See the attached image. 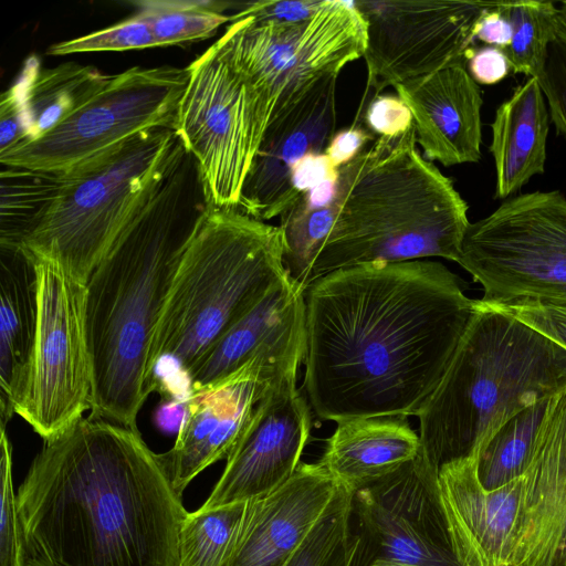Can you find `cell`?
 <instances>
[{
  "label": "cell",
  "mask_w": 566,
  "mask_h": 566,
  "mask_svg": "<svg viewBox=\"0 0 566 566\" xmlns=\"http://www.w3.org/2000/svg\"><path fill=\"white\" fill-rule=\"evenodd\" d=\"M436 261L365 263L305 291L304 388L324 420L417 416L475 312Z\"/></svg>",
  "instance_id": "6da1fadb"
},
{
  "label": "cell",
  "mask_w": 566,
  "mask_h": 566,
  "mask_svg": "<svg viewBox=\"0 0 566 566\" xmlns=\"http://www.w3.org/2000/svg\"><path fill=\"white\" fill-rule=\"evenodd\" d=\"M24 566H176L188 513L137 428L81 418L18 494Z\"/></svg>",
  "instance_id": "7a4b0ae2"
},
{
  "label": "cell",
  "mask_w": 566,
  "mask_h": 566,
  "mask_svg": "<svg viewBox=\"0 0 566 566\" xmlns=\"http://www.w3.org/2000/svg\"><path fill=\"white\" fill-rule=\"evenodd\" d=\"M186 148L86 285L91 415L129 428L156 381L155 336L182 254L211 206Z\"/></svg>",
  "instance_id": "3957f363"
},
{
  "label": "cell",
  "mask_w": 566,
  "mask_h": 566,
  "mask_svg": "<svg viewBox=\"0 0 566 566\" xmlns=\"http://www.w3.org/2000/svg\"><path fill=\"white\" fill-rule=\"evenodd\" d=\"M337 216L319 250L310 285L365 263L443 258L458 263L470 226L468 205L417 148L415 125L378 137L338 169Z\"/></svg>",
  "instance_id": "277c9868"
},
{
  "label": "cell",
  "mask_w": 566,
  "mask_h": 566,
  "mask_svg": "<svg viewBox=\"0 0 566 566\" xmlns=\"http://www.w3.org/2000/svg\"><path fill=\"white\" fill-rule=\"evenodd\" d=\"M566 389V347L476 300L437 388L418 412L420 452L438 470L480 450L510 418Z\"/></svg>",
  "instance_id": "5b68a950"
},
{
  "label": "cell",
  "mask_w": 566,
  "mask_h": 566,
  "mask_svg": "<svg viewBox=\"0 0 566 566\" xmlns=\"http://www.w3.org/2000/svg\"><path fill=\"white\" fill-rule=\"evenodd\" d=\"M283 252L280 226L211 203L182 254L164 307L153 346L154 377L167 358L187 375L287 274Z\"/></svg>",
  "instance_id": "8992f818"
},
{
  "label": "cell",
  "mask_w": 566,
  "mask_h": 566,
  "mask_svg": "<svg viewBox=\"0 0 566 566\" xmlns=\"http://www.w3.org/2000/svg\"><path fill=\"white\" fill-rule=\"evenodd\" d=\"M184 149L174 128L155 127L61 172L63 182L51 208L18 248L86 284Z\"/></svg>",
  "instance_id": "52a82bcc"
},
{
  "label": "cell",
  "mask_w": 566,
  "mask_h": 566,
  "mask_svg": "<svg viewBox=\"0 0 566 566\" xmlns=\"http://www.w3.org/2000/svg\"><path fill=\"white\" fill-rule=\"evenodd\" d=\"M366 22L353 2L326 0L300 22L233 21L216 44L256 96L269 123L322 75L364 57Z\"/></svg>",
  "instance_id": "ba28073f"
},
{
  "label": "cell",
  "mask_w": 566,
  "mask_h": 566,
  "mask_svg": "<svg viewBox=\"0 0 566 566\" xmlns=\"http://www.w3.org/2000/svg\"><path fill=\"white\" fill-rule=\"evenodd\" d=\"M458 263L482 286L484 303L566 305V197L553 190L505 199L470 223Z\"/></svg>",
  "instance_id": "9c48e42d"
},
{
  "label": "cell",
  "mask_w": 566,
  "mask_h": 566,
  "mask_svg": "<svg viewBox=\"0 0 566 566\" xmlns=\"http://www.w3.org/2000/svg\"><path fill=\"white\" fill-rule=\"evenodd\" d=\"M188 67L134 66L112 75L78 111L43 136L0 154L4 166L65 172L155 127L176 130Z\"/></svg>",
  "instance_id": "30bf717a"
},
{
  "label": "cell",
  "mask_w": 566,
  "mask_h": 566,
  "mask_svg": "<svg viewBox=\"0 0 566 566\" xmlns=\"http://www.w3.org/2000/svg\"><path fill=\"white\" fill-rule=\"evenodd\" d=\"M188 69L176 132L196 158L212 205L239 209L268 117L244 77L216 42Z\"/></svg>",
  "instance_id": "8fae6325"
},
{
  "label": "cell",
  "mask_w": 566,
  "mask_h": 566,
  "mask_svg": "<svg viewBox=\"0 0 566 566\" xmlns=\"http://www.w3.org/2000/svg\"><path fill=\"white\" fill-rule=\"evenodd\" d=\"M34 263L39 325L14 412L48 441L91 410L93 369L85 322L86 285L53 263Z\"/></svg>",
  "instance_id": "7c38bea8"
},
{
  "label": "cell",
  "mask_w": 566,
  "mask_h": 566,
  "mask_svg": "<svg viewBox=\"0 0 566 566\" xmlns=\"http://www.w3.org/2000/svg\"><path fill=\"white\" fill-rule=\"evenodd\" d=\"M367 86L382 88L467 61L479 23L497 1L359 0Z\"/></svg>",
  "instance_id": "4fadbf2b"
},
{
  "label": "cell",
  "mask_w": 566,
  "mask_h": 566,
  "mask_svg": "<svg viewBox=\"0 0 566 566\" xmlns=\"http://www.w3.org/2000/svg\"><path fill=\"white\" fill-rule=\"evenodd\" d=\"M439 470L418 455L354 493L353 513L377 558L416 566H460L440 501ZM370 560V562H371Z\"/></svg>",
  "instance_id": "5bb4252c"
},
{
  "label": "cell",
  "mask_w": 566,
  "mask_h": 566,
  "mask_svg": "<svg viewBox=\"0 0 566 566\" xmlns=\"http://www.w3.org/2000/svg\"><path fill=\"white\" fill-rule=\"evenodd\" d=\"M296 378L297 374L282 376L260 401L200 509L265 496L295 473L311 430L308 401Z\"/></svg>",
  "instance_id": "9a60e30c"
},
{
  "label": "cell",
  "mask_w": 566,
  "mask_h": 566,
  "mask_svg": "<svg viewBox=\"0 0 566 566\" xmlns=\"http://www.w3.org/2000/svg\"><path fill=\"white\" fill-rule=\"evenodd\" d=\"M285 373L260 354L227 378L186 396L185 412L172 448L159 461L182 496L205 469L227 459L250 422L255 408Z\"/></svg>",
  "instance_id": "2e32d148"
},
{
  "label": "cell",
  "mask_w": 566,
  "mask_h": 566,
  "mask_svg": "<svg viewBox=\"0 0 566 566\" xmlns=\"http://www.w3.org/2000/svg\"><path fill=\"white\" fill-rule=\"evenodd\" d=\"M337 77L322 75L271 119L242 187L241 211L266 221L297 200L291 185L293 167L310 153H324L335 133Z\"/></svg>",
  "instance_id": "e0dca14e"
},
{
  "label": "cell",
  "mask_w": 566,
  "mask_h": 566,
  "mask_svg": "<svg viewBox=\"0 0 566 566\" xmlns=\"http://www.w3.org/2000/svg\"><path fill=\"white\" fill-rule=\"evenodd\" d=\"M521 476L510 566H566V389L553 398Z\"/></svg>",
  "instance_id": "ac0fdd59"
},
{
  "label": "cell",
  "mask_w": 566,
  "mask_h": 566,
  "mask_svg": "<svg viewBox=\"0 0 566 566\" xmlns=\"http://www.w3.org/2000/svg\"><path fill=\"white\" fill-rule=\"evenodd\" d=\"M305 291L289 273L228 329L187 373L188 395L237 371L256 355L297 370L305 355Z\"/></svg>",
  "instance_id": "d6986e66"
},
{
  "label": "cell",
  "mask_w": 566,
  "mask_h": 566,
  "mask_svg": "<svg viewBox=\"0 0 566 566\" xmlns=\"http://www.w3.org/2000/svg\"><path fill=\"white\" fill-rule=\"evenodd\" d=\"M440 501L460 566H510L520 513L522 476L493 490L478 475L476 460L440 467Z\"/></svg>",
  "instance_id": "ffe728a7"
},
{
  "label": "cell",
  "mask_w": 566,
  "mask_h": 566,
  "mask_svg": "<svg viewBox=\"0 0 566 566\" xmlns=\"http://www.w3.org/2000/svg\"><path fill=\"white\" fill-rule=\"evenodd\" d=\"M339 483L319 463H303L274 492L248 501L223 566H283L323 515Z\"/></svg>",
  "instance_id": "44dd1931"
},
{
  "label": "cell",
  "mask_w": 566,
  "mask_h": 566,
  "mask_svg": "<svg viewBox=\"0 0 566 566\" xmlns=\"http://www.w3.org/2000/svg\"><path fill=\"white\" fill-rule=\"evenodd\" d=\"M409 107L417 144L446 167L481 158L482 95L465 61L394 86Z\"/></svg>",
  "instance_id": "7402d4cb"
},
{
  "label": "cell",
  "mask_w": 566,
  "mask_h": 566,
  "mask_svg": "<svg viewBox=\"0 0 566 566\" xmlns=\"http://www.w3.org/2000/svg\"><path fill=\"white\" fill-rule=\"evenodd\" d=\"M38 325L36 265L21 248L0 245V427L15 413Z\"/></svg>",
  "instance_id": "603a6c76"
},
{
  "label": "cell",
  "mask_w": 566,
  "mask_h": 566,
  "mask_svg": "<svg viewBox=\"0 0 566 566\" xmlns=\"http://www.w3.org/2000/svg\"><path fill=\"white\" fill-rule=\"evenodd\" d=\"M420 451L419 436L402 415L337 422L319 463L354 493L399 470Z\"/></svg>",
  "instance_id": "cb8c5ba5"
},
{
  "label": "cell",
  "mask_w": 566,
  "mask_h": 566,
  "mask_svg": "<svg viewBox=\"0 0 566 566\" xmlns=\"http://www.w3.org/2000/svg\"><path fill=\"white\" fill-rule=\"evenodd\" d=\"M549 113L537 78L528 77L496 109L490 151L495 165V197L507 199L544 172Z\"/></svg>",
  "instance_id": "d4e9b609"
},
{
  "label": "cell",
  "mask_w": 566,
  "mask_h": 566,
  "mask_svg": "<svg viewBox=\"0 0 566 566\" xmlns=\"http://www.w3.org/2000/svg\"><path fill=\"white\" fill-rule=\"evenodd\" d=\"M111 76L94 66L75 62L40 69L38 57H29L17 81L27 133L22 143L56 127L102 90Z\"/></svg>",
  "instance_id": "484cf974"
},
{
  "label": "cell",
  "mask_w": 566,
  "mask_h": 566,
  "mask_svg": "<svg viewBox=\"0 0 566 566\" xmlns=\"http://www.w3.org/2000/svg\"><path fill=\"white\" fill-rule=\"evenodd\" d=\"M338 176L302 193L281 216L284 265L304 291L337 216Z\"/></svg>",
  "instance_id": "4316f807"
},
{
  "label": "cell",
  "mask_w": 566,
  "mask_h": 566,
  "mask_svg": "<svg viewBox=\"0 0 566 566\" xmlns=\"http://www.w3.org/2000/svg\"><path fill=\"white\" fill-rule=\"evenodd\" d=\"M1 166L0 245L18 248L51 208L63 176L61 172Z\"/></svg>",
  "instance_id": "83f0119b"
},
{
  "label": "cell",
  "mask_w": 566,
  "mask_h": 566,
  "mask_svg": "<svg viewBox=\"0 0 566 566\" xmlns=\"http://www.w3.org/2000/svg\"><path fill=\"white\" fill-rule=\"evenodd\" d=\"M354 492L340 484L285 566H361L363 541L352 530Z\"/></svg>",
  "instance_id": "f1b7e54d"
},
{
  "label": "cell",
  "mask_w": 566,
  "mask_h": 566,
  "mask_svg": "<svg viewBox=\"0 0 566 566\" xmlns=\"http://www.w3.org/2000/svg\"><path fill=\"white\" fill-rule=\"evenodd\" d=\"M555 396L514 415L480 450L476 468L485 489L500 488L523 474L538 429Z\"/></svg>",
  "instance_id": "f546056e"
},
{
  "label": "cell",
  "mask_w": 566,
  "mask_h": 566,
  "mask_svg": "<svg viewBox=\"0 0 566 566\" xmlns=\"http://www.w3.org/2000/svg\"><path fill=\"white\" fill-rule=\"evenodd\" d=\"M247 506L248 501L188 512L179 530L176 566H223L235 546Z\"/></svg>",
  "instance_id": "4dcf8cb0"
},
{
  "label": "cell",
  "mask_w": 566,
  "mask_h": 566,
  "mask_svg": "<svg viewBox=\"0 0 566 566\" xmlns=\"http://www.w3.org/2000/svg\"><path fill=\"white\" fill-rule=\"evenodd\" d=\"M150 27L158 46L202 40L231 21L223 11L231 6L220 1L147 0L134 2Z\"/></svg>",
  "instance_id": "1f68e13d"
},
{
  "label": "cell",
  "mask_w": 566,
  "mask_h": 566,
  "mask_svg": "<svg viewBox=\"0 0 566 566\" xmlns=\"http://www.w3.org/2000/svg\"><path fill=\"white\" fill-rule=\"evenodd\" d=\"M512 35L503 49L511 70L528 77L541 73L555 32L556 4L552 1H502Z\"/></svg>",
  "instance_id": "d6a6232c"
},
{
  "label": "cell",
  "mask_w": 566,
  "mask_h": 566,
  "mask_svg": "<svg viewBox=\"0 0 566 566\" xmlns=\"http://www.w3.org/2000/svg\"><path fill=\"white\" fill-rule=\"evenodd\" d=\"M158 46L153 31L142 15L133 17L106 29L53 44L48 53L66 55L72 53L126 51Z\"/></svg>",
  "instance_id": "836d02e7"
},
{
  "label": "cell",
  "mask_w": 566,
  "mask_h": 566,
  "mask_svg": "<svg viewBox=\"0 0 566 566\" xmlns=\"http://www.w3.org/2000/svg\"><path fill=\"white\" fill-rule=\"evenodd\" d=\"M11 451L6 427H0V566H24Z\"/></svg>",
  "instance_id": "e575fe53"
},
{
  "label": "cell",
  "mask_w": 566,
  "mask_h": 566,
  "mask_svg": "<svg viewBox=\"0 0 566 566\" xmlns=\"http://www.w3.org/2000/svg\"><path fill=\"white\" fill-rule=\"evenodd\" d=\"M548 104L549 119L566 139V43L556 38L547 49L543 69L536 77Z\"/></svg>",
  "instance_id": "d590c367"
},
{
  "label": "cell",
  "mask_w": 566,
  "mask_h": 566,
  "mask_svg": "<svg viewBox=\"0 0 566 566\" xmlns=\"http://www.w3.org/2000/svg\"><path fill=\"white\" fill-rule=\"evenodd\" d=\"M489 305L513 315L517 319L566 347V305H555L533 301Z\"/></svg>",
  "instance_id": "8d00e7d4"
},
{
  "label": "cell",
  "mask_w": 566,
  "mask_h": 566,
  "mask_svg": "<svg viewBox=\"0 0 566 566\" xmlns=\"http://www.w3.org/2000/svg\"><path fill=\"white\" fill-rule=\"evenodd\" d=\"M365 120L378 137H398L413 127L409 107L400 97L389 94H377L369 101Z\"/></svg>",
  "instance_id": "74e56055"
},
{
  "label": "cell",
  "mask_w": 566,
  "mask_h": 566,
  "mask_svg": "<svg viewBox=\"0 0 566 566\" xmlns=\"http://www.w3.org/2000/svg\"><path fill=\"white\" fill-rule=\"evenodd\" d=\"M325 2L326 0L248 2L237 13L231 15V22L247 17L260 21L300 22L313 17Z\"/></svg>",
  "instance_id": "f35d334b"
},
{
  "label": "cell",
  "mask_w": 566,
  "mask_h": 566,
  "mask_svg": "<svg viewBox=\"0 0 566 566\" xmlns=\"http://www.w3.org/2000/svg\"><path fill=\"white\" fill-rule=\"evenodd\" d=\"M25 134L21 91L15 82L0 96V154L21 144Z\"/></svg>",
  "instance_id": "ab89813d"
},
{
  "label": "cell",
  "mask_w": 566,
  "mask_h": 566,
  "mask_svg": "<svg viewBox=\"0 0 566 566\" xmlns=\"http://www.w3.org/2000/svg\"><path fill=\"white\" fill-rule=\"evenodd\" d=\"M468 72L480 84H495L504 80L510 70L504 51L495 46L471 49L467 54Z\"/></svg>",
  "instance_id": "60d3db41"
},
{
  "label": "cell",
  "mask_w": 566,
  "mask_h": 566,
  "mask_svg": "<svg viewBox=\"0 0 566 566\" xmlns=\"http://www.w3.org/2000/svg\"><path fill=\"white\" fill-rule=\"evenodd\" d=\"M338 169L334 167L325 153H310L300 159L291 172V185L300 197L324 181L336 178Z\"/></svg>",
  "instance_id": "b9f144b4"
},
{
  "label": "cell",
  "mask_w": 566,
  "mask_h": 566,
  "mask_svg": "<svg viewBox=\"0 0 566 566\" xmlns=\"http://www.w3.org/2000/svg\"><path fill=\"white\" fill-rule=\"evenodd\" d=\"M373 139V136L364 128L353 125L335 132L328 142L324 153L331 159L335 168L347 165L364 149V146Z\"/></svg>",
  "instance_id": "7bdbcfd3"
},
{
  "label": "cell",
  "mask_w": 566,
  "mask_h": 566,
  "mask_svg": "<svg viewBox=\"0 0 566 566\" xmlns=\"http://www.w3.org/2000/svg\"><path fill=\"white\" fill-rule=\"evenodd\" d=\"M511 35V24L502 11V1H497L496 6L482 17L478 27L476 39L490 46L503 50L510 44Z\"/></svg>",
  "instance_id": "ee69618b"
},
{
  "label": "cell",
  "mask_w": 566,
  "mask_h": 566,
  "mask_svg": "<svg viewBox=\"0 0 566 566\" xmlns=\"http://www.w3.org/2000/svg\"><path fill=\"white\" fill-rule=\"evenodd\" d=\"M555 32L556 36L566 43V0L556 6Z\"/></svg>",
  "instance_id": "f6af8a7d"
},
{
  "label": "cell",
  "mask_w": 566,
  "mask_h": 566,
  "mask_svg": "<svg viewBox=\"0 0 566 566\" xmlns=\"http://www.w3.org/2000/svg\"><path fill=\"white\" fill-rule=\"evenodd\" d=\"M367 566H416L403 563H398L389 559L377 558L371 560Z\"/></svg>",
  "instance_id": "bcb514c9"
},
{
  "label": "cell",
  "mask_w": 566,
  "mask_h": 566,
  "mask_svg": "<svg viewBox=\"0 0 566 566\" xmlns=\"http://www.w3.org/2000/svg\"><path fill=\"white\" fill-rule=\"evenodd\" d=\"M286 564V563H285ZM285 564L283 566H285Z\"/></svg>",
  "instance_id": "7dc6e473"
}]
</instances>
